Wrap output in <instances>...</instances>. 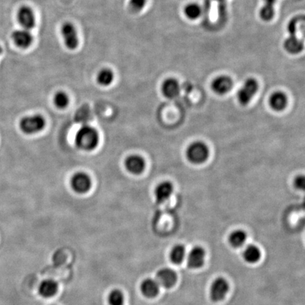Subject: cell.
Segmentation results:
<instances>
[{
  "instance_id": "4fadbf2b",
  "label": "cell",
  "mask_w": 305,
  "mask_h": 305,
  "mask_svg": "<svg viewBox=\"0 0 305 305\" xmlns=\"http://www.w3.org/2000/svg\"><path fill=\"white\" fill-rule=\"evenodd\" d=\"M205 256L206 253L202 247L199 246L194 247L188 255V267L191 269H199L202 267L204 264Z\"/></svg>"
},
{
  "instance_id": "8992f818",
  "label": "cell",
  "mask_w": 305,
  "mask_h": 305,
  "mask_svg": "<svg viewBox=\"0 0 305 305\" xmlns=\"http://www.w3.org/2000/svg\"><path fill=\"white\" fill-rule=\"evenodd\" d=\"M61 34L65 46L70 51H74L79 46V37L77 31L74 24L71 22H66L62 25Z\"/></svg>"
},
{
  "instance_id": "d4e9b609",
  "label": "cell",
  "mask_w": 305,
  "mask_h": 305,
  "mask_svg": "<svg viewBox=\"0 0 305 305\" xmlns=\"http://www.w3.org/2000/svg\"><path fill=\"white\" fill-rule=\"evenodd\" d=\"M185 247L183 244H177L170 252V259L174 264H179L183 262L185 257Z\"/></svg>"
},
{
  "instance_id": "7402d4cb",
  "label": "cell",
  "mask_w": 305,
  "mask_h": 305,
  "mask_svg": "<svg viewBox=\"0 0 305 305\" xmlns=\"http://www.w3.org/2000/svg\"><path fill=\"white\" fill-rule=\"evenodd\" d=\"M97 81L100 85L108 86L114 81V73L110 69H101L98 74Z\"/></svg>"
},
{
  "instance_id": "603a6c76",
  "label": "cell",
  "mask_w": 305,
  "mask_h": 305,
  "mask_svg": "<svg viewBox=\"0 0 305 305\" xmlns=\"http://www.w3.org/2000/svg\"><path fill=\"white\" fill-rule=\"evenodd\" d=\"M202 9L199 4L195 3L188 4L184 9L185 17L189 20H196L202 15Z\"/></svg>"
},
{
  "instance_id": "ba28073f",
  "label": "cell",
  "mask_w": 305,
  "mask_h": 305,
  "mask_svg": "<svg viewBox=\"0 0 305 305\" xmlns=\"http://www.w3.org/2000/svg\"><path fill=\"white\" fill-rule=\"evenodd\" d=\"M71 185L74 191L79 194H85L91 187V180L89 176L84 172H77L71 180Z\"/></svg>"
},
{
  "instance_id": "44dd1931",
  "label": "cell",
  "mask_w": 305,
  "mask_h": 305,
  "mask_svg": "<svg viewBox=\"0 0 305 305\" xmlns=\"http://www.w3.org/2000/svg\"><path fill=\"white\" fill-rule=\"evenodd\" d=\"M243 256L247 262L254 264L259 261L261 257V252L256 246L250 244L244 249Z\"/></svg>"
},
{
  "instance_id": "9a60e30c",
  "label": "cell",
  "mask_w": 305,
  "mask_h": 305,
  "mask_svg": "<svg viewBox=\"0 0 305 305\" xmlns=\"http://www.w3.org/2000/svg\"><path fill=\"white\" fill-rule=\"evenodd\" d=\"M161 91L165 97L169 99H175L180 93V84L175 79L168 78L162 84Z\"/></svg>"
},
{
  "instance_id": "f546056e",
  "label": "cell",
  "mask_w": 305,
  "mask_h": 305,
  "mask_svg": "<svg viewBox=\"0 0 305 305\" xmlns=\"http://www.w3.org/2000/svg\"><path fill=\"white\" fill-rule=\"evenodd\" d=\"M218 3V12H222L226 11V0H214Z\"/></svg>"
},
{
  "instance_id": "7a4b0ae2",
  "label": "cell",
  "mask_w": 305,
  "mask_h": 305,
  "mask_svg": "<svg viewBox=\"0 0 305 305\" xmlns=\"http://www.w3.org/2000/svg\"><path fill=\"white\" fill-rule=\"evenodd\" d=\"M75 143L76 146L82 150H93L99 143V133L93 127L84 125L76 132Z\"/></svg>"
},
{
  "instance_id": "cb8c5ba5",
  "label": "cell",
  "mask_w": 305,
  "mask_h": 305,
  "mask_svg": "<svg viewBox=\"0 0 305 305\" xmlns=\"http://www.w3.org/2000/svg\"><path fill=\"white\" fill-rule=\"evenodd\" d=\"M247 239V234L242 230H236L231 233L229 236L230 243L233 247H240L244 244Z\"/></svg>"
},
{
  "instance_id": "52a82bcc",
  "label": "cell",
  "mask_w": 305,
  "mask_h": 305,
  "mask_svg": "<svg viewBox=\"0 0 305 305\" xmlns=\"http://www.w3.org/2000/svg\"><path fill=\"white\" fill-rule=\"evenodd\" d=\"M17 18L22 29L30 31L35 26L36 18L35 13L30 7L23 6L20 8L17 14Z\"/></svg>"
},
{
  "instance_id": "2e32d148",
  "label": "cell",
  "mask_w": 305,
  "mask_h": 305,
  "mask_svg": "<svg viewBox=\"0 0 305 305\" xmlns=\"http://www.w3.org/2000/svg\"><path fill=\"white\" fill-rule=\"evenodd\" d=\"M174 191V186L169 182H163L156 186L154 194L158 203L166 202L170 198Z\"/></svg>"
},
{
  "instance_id": "ffe728a7",
  "label": "cell",
  "mask_w": 305,
  "mask_h": 305,
  "mask_svg": "<svg viewBox=\"0 0 305 305\" xmlns=\"http://www.w3.org/2000/svg\"><path fill=\"white\" fill-rule=\"evenodd\" d=\"M264 5L260 9V17L263 21H271L275 15V4L276 0H264Z\"/></svg>"
},
{
  "instance_id": "4316f807",
  "label": "cell",
  "mask_w": 305,
  "mask_h": 305,
  "mask_svg": "<svg viewBox=\"0 0 305 305\" xmlns=\"http://www.w3.org/2000/svg\"><path fill=\"white\" fill-rule=\"evenodd\" d=\"M69 102V96L65 92H57L54 96V103L58 108H65L68 106Z\"/></svg>"
},
{
  "instance_id": "7c38bea8",
  "label": "cell",
  "mask_w": 305,
  "mask_h": 305,
  "mask_svg": "<svg viewBox=\"0 0 305 305\" xmlns=\"http://www.w3.org/2000/svg\"><path fill=\"white\" fill-rule=\"evenodd\" d=\"M177 274L172 269L163 268L160 269L156 274V281L165 288H171L177 281Z\"/></svg>"
},
{
  "instance_id": "8fae6325",
  "label": "cell",
  "mask_w": 305,
  "mask_h": 305,
  "mask_svg": "<svg viewBox=\"0 0 305 305\" xmlns=\"http://www.w3.org/2000/svg\"><path fill=\"white\" fill-rule=\"evenodd\" d=\"M12 37L16 46L23 49L29 48L34 42V37L30 31L24 29L14 31Z\"/></svg>"
},
{
  "instance_id": "5bb4252c",
  "label": "cell",
  "mask_w": 305,
  "mask_h": 305,
  "mask_svg": "<svg viewBox=\"0 0 305 305\" xmlns=\"http://www.w3.org/2000/svg\"><path fill=\"white\" fill-rule=\"evenodd\" d=\"M125 167L131 173L134 175H139L142 173L145 169V160L140 155H130L125 160Z\"/></svg>"
},
{
  "instance_id": "83f0119b",
  "label": "cell",
  "mask_w": 305,
  "mask_h": 305,
  "mask_svg": "<svg viewBox=\"0 0 305 305\" xmlns=\"http://www.w3.org/2000/svg\"><path fill=\"white\" fill-rule=\"evenodd\" d=\"M147 0H130L129 8L133 13H139L145 8Z\"/></svg>"
},
{
  "instance_id": "ac0fdd59",
  "label": "cell",
  "mask_w": 305,
  "mask_h": 305,
  "mask_svg": "<svg viewBox=\"0 0 305 305\" xmlns=\"http://www.w3.org/2000/svg\"><path fill=\"white\" fill-rule=\"evenodd\" d=\"M159 286L156 280L147 278L141 285V291L144 296L152 298L156 296L159 292Z\"/></svg>"
},
{
  "instance_id": "e0dca14e",
  "label": "cell",
  "mask_w": 305,
  "mask_h": 305,
  "mask_svg": "<svg viewBox=\"0 0 305 305\" xmlns=\"http://www.w3.org/2000/svg\"><path fill=\"white\" fill-rule=\"evenodd\" d=\"M269 105L275 111H282L288 105L287 96L283 92H275L269 99Z\"/></svg>"
},
{
  "instance_id": "277c9868",
  "label": "cell",
  "mask_w": 305,
  "mask_h": 305,
  "mask_svg": "<svg viewBox=\"0 0 305 305\" xmlns=\"http://www.w3.org/2000/svg\"><path fill=\"white\" fill-rule=\"evenodd\" d=\"M46 120L41 115H35L22 118L19 122V127L23 133L34 135L44 129Z\"/></svg>"
},
{
  "instance_id": "f1b7e54d",
  "label": "cell",
  "mask_w": 305,
  "mask_h": 305,
  "mask_svg": "<svg viewBox=\"0 0 305 305\" xmlns=\"http://www.w3.org/2000/svg\"><path fill=\"white\" fill-rule=\"evenodd\" d=\"M295 185L298 189L303 190L305 186V178L304 176L300 175L296 177L295 180Z\"/></svg>"
},
{
  "instance_id": "5b68a950",
  "label": "cell",
  "mask_w": 305,
  "mask_h": 305,
  "mask_svg": "<svg viewBox=\"0 0 305 305\" xmlns=\"http://www.w3.org/2000/svg\"><path fill=\"white\" fill-rule=\"evenodd\" d=\"M259 84L257 81L253 78H249L244 82L237 93V99L239 103L247 105L250 103L254 96L257 93Z\"/></svg>"
},
{
  "instance_id": "6da1fadb",
  "label": "cell",
  "mask_w": 305,
  "mask_h": 305,
  "mask_svg": "<svg viewBox=\"0 0 305 305\" xmlns=\"http://www.w3.org/2000/svg\"><path fill=\"white\" fill-rule=\"evenodd\" d=\"M304 22V17L298 16L292 18L288 25L289 36L285 40L283 46L289 54H298L304 49V40L299 36L298 29L299 26Z\"/></svg>"
},
{
  "instance_id": "d6986e66",
  "label": "cell",
  "mask_w": 305,
  "mask_h": 305,
  "mask_svg": "<svg viewBox=\"0 0 305 305\" xmlns=\"http://www.w3.org/2000/svg\"><path fill=\"white\" fill-rule=\"evenodd\" d=\"M57 283L52 279H46L42 281L39 286L38 291L43 298H51L54 296L57 292Z\"/></svg>"
},
{
  "instance_id": "4dcf8cb0",
  "label": "cell",
  "mask_w": 305,
  "mask_h": 305,
  "mask_svg": "<svg viewBox=\"0 0 305 305\" xmlns=\"http://www.w3.org/2000/svg\"><path fill=\"white\" fill-rule=\"evenodd\" d=\"M1 53H2V48H1V46H0V54Z\"/></svg>"
},
{
  "instance_id": "3957f363",
  "label": "cell",
  "mask_w": 305,
  "mask_h": 305,
  "mask_svg": "<svg viewBox=\"0 0 305 305\" xmlns=\"http://www.w3.org/2000/svg\"><path fill=\"white\" fill-rule=\"evenodd\" d=\"M209 150L208 146L202 141H196L186 150L187 159L194 164H202L208 159Z\"/></svg>"
},
{
  "instance_id": "484cf974",
  "label": "cell",
  "mask_w": 305,
  "mask_h": 305,
  "mask_svg": "<svg viewBox=\"0 0 305 305\" xmlns=\"http://www.w3.org/2000/svg\"><path fill=\"white\" fill-rule=\"evenodd\" d=\"M107 301L110 305H124V295L120 290L115 289L109 294Z\"/></svg>"
},
{
  "instance_id": "9c48e42d",
  "label": "cell",
  "mask_w": 305,
  "mask_h": 305,
  "mask_svg": "<svg viewBox=\"0 0 305 305\" xmlns=\"http://www.w3.org/2000/svg\"><path fill=\"white\" fill-rule=\"evenodd\" d=\"M228 281L223 278H218L213 282L210 290V296L214 302H219L225 298L228 292Z\"/></svg>"
},
{
  "instance_id": "30bf717a",
  "label": "cell",
  "mask_w": 305,
  "mask_h": 305,
  "mask_svg": "<svg viewBox=\"0 0 305 305\" xmlns=\"http://www.w3.org/2000/svg\"><path fill=\"white\" fill-rule=\"evenodd\" d=\"M233 87V81L230 76L221 75L217 76L211 83L213 91L219 95H224L231 91Z\"/></svg>"
}]
</instances>
